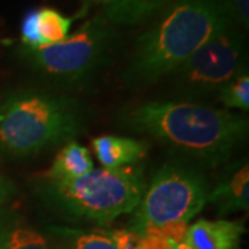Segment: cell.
Masks as SVG:
<instances>
[{"label": "cell", "mask_w": 249, "mask_h": 249, "mask_svg": "<svg viewBox=\"0 0 249 249\" xmlns=\"http://www.w3.org/2000/svg\"><path fill=\"white\" fill-rule=\"evenodd\" d=\"M83 126L85 112L75 98L36 88L14 90L0 103V152L35 157L75 140Z\"/></svg>", "instance_id": "cell-3"}, {"label": "cell", "mask_w": 249, "mask_h": 249, "mask_svg": "<svg viewBox=\"0 0 249 249\" xmlns=\"http://www.w3.org/2000/svg\"><path fill=\"white\" fill-rule=\"evenodd\" d=\"M244 232L242 220L199 219L188 224L184 244L190 249H240Z\"/></svg>", "instance_id": "cell-9"}, {"label": "cell", "mask_w": 249, "mask_h": 249, "mask_svg": "<svg viewBox=\"0 0 249 249\" xmlns=\"http://www.w3.org/2000/svg\"><path fill=\"white\" fill-rule=\"evenodd\" d=\"M101 14L115 25L132 27L162 13L173 0H97Z\"/></svg>", "instance_id": "cell-12"}, {"label": "cell", "mask_w": 249, "mask_h": 249, "mask_svg": "<svg viewBox=\"0 0 249 249\" xmlns=\"http://www.w3.org/2000/svg\"><path fill=\"white\" fill-rule=\"evenodd\" d=\"M114 40V25L98 13L65 40L37 49L21 47L19 55L47 82L71 88L88 82L97 73L109 57Z\"/></svg>", "instance_id": "cell-5"}, {"label": "cell", "mask_w": 249, "mask_h": 249, "mask_svg": "<svg viewBox=\"0 0 249 249\" xmlns=\"http://www.w3.org/2000/svg\"><path fill=\"white\" fill-rule=\"evenodd\" d=\"M188 223H170L147 229L142 234L140 249H173L184 241Z\"/></svg>", "instance_id": "cell-16"}, {"label": "cell", "mask_w": 249, "mask_h": 249, "mask_svg": "<svg viewBox=\"0 0 249 249\" xmlns=\"http://www.w3.org/2000/svg\"><path fill=\"white\" fill-rule=\"evenodd\" d=\"M19 31H21L22 47L37 49L45 46V42L39 35V28H37V9L29 10L24 14L21 19Z\"/></svg>", "instance_id": "cell-18"}, {"label": "cell", "mask_w": 249, "mask_h": 249, "mask_svg": "<svg viewBox=\"0 0 249 249\" xmlns=\"http://www.w3.org/2000/svg\"><path fill=\"white\" fill-rule=\"evenodd\" d=\"M147 180L142 166L93 169L64 181L39 178L35 190L40 201L72 222L108 226L132 213L142 199Z\"/></svg>", "instance_id": "cell-4"}, {"label": "cell", "mask_w": 249, "mask_h": 249, "mask_svg": "<svg viewBox=\"0 0 249 249\" xmlns=\"http://www.w3.org/2000/svg\"><path fill=\"white\" fill-rule=\"evenodd\" d=\"M18 190L13 180L0 172V209L7 206L10 201L17 196Z\"/></svg>", "instance_id": "cell-21"}, {"label": "cell", "mask_w": 249, "mask_h": 249, "mask_svg": "<svg viewBox=\"0 0 249 249\" xmlns=\"http://www.w3.org/2000/svg\"><path fill=\"white\" fill-rule=\"evenodd\" d=\"M109 235L118 249H140L142 234L133 231L127 227L124 229H108Z\"/></svg>", "instance_id": "cell-20"}, {"label": "cell", "mask_w": 249, "mask_h": 249, "mask_svg": "<svg viewBox=\"0 0 249 249\" xmlns=\"http://www.w3.org/2000/svg\"><path fill=\"white\" fill-rule=\"evenodd\" d=\"M49 232L50 237L57 240L61 249H118L108 229L53 226Z\"/></svg>", "instance_id": "cell-14"}, {"label": "cell", "mask_w": 249, "mask_h": 249, "mask_svg": "<svg viewBox=\"0 0 249 249\" xmlns=\"http://www.w3.org/2000/svg\"><path fill=\"white\" fill-rule=\"evenodd\" d=\"M245 68L242 31L229 21L170 76L178 96L199 103V100L216 97L219 90Z\"/></svg>", "instance_id": "cell-7"}, {"label": "cell", "mask_w": 249, "mask_h": 249, "mask_svg": "<svg viewBox=\"0 0 249 249\" xmlns=\"http://www.w3.org/2000/svg\"><path fill=\"white\" fill-rule=\"evenodd\" d=\"M216 98L222 103L226 109H238L247 112L249 109V73L248 68L238 72L231 80H229Z\"/></svg>", "instance_id": "cell-17"}, {"label": "cell", "mask_w": 249, "mask_h": 249, "mask_svg": "<svg viewBox=\"0 0 249 249\" xmlns=\"http://www.w3.org/2000/svg\"><path fill=\"white\" fill-rule=\"evenodd\" d=\"M229 21L224 0H173L137 39L122 79L142 88L170 76Z\"/></svg>", "instance_id": "cell-2"}, {"label": "cell", "mask_w": 249, "mask_h": 249, "mask_svg": "<svg viewBox=\"0 0 249 249\" xmlns=\"http://www.w3.org/2000/svg\"><path fill=\"white\" fill-rule=\"evenodd\" d=\"M227 16L241 31L249 27V0H224Z\"/></svg>", "instance_id": "cell-19"}, {"label": "cell", "mask_w": 249, "mask_h": 249, "mask_svg": "<svg viewBox=\"0 0 249 249\" xmlns=\"http://www.w3.org/2000/svg\"><path fill=\"white\" fill-rule=\"evenodd\" d=\"M91 148L104 169H122L145 158L148 142L124 136L100 134L91 140Z\"/></svg>", "instance_id": "cell-11"}, {"label": "cell", "mask_w": 249, "mask_h": 249, "mask_svg": "<svg viewBox=\"0 0 249 249\" xmlns=\"http://www.w3.org/2000/svg\"><path fill=\"white\" fill-rule=\"evenodd\" d=\"M72 21V18L52 7L37 9V28L45 46L65 40L70 36Z\"/></svg>", "instance_id": "cell-15"}, {"label": "cell", "mask_w": 249, "mask_h": 249, "mask_svg": "<svg viewBox=\"0 0 249 249\" xmlns=\"http://www.w3.org/2000/svg\"><path fill=\"white\" fill-rule=\"evenodd\" d=\"M122 126L152 137L181 160L220 166L248 140V116L196 101L152 100L121 112Z\"/></svg>", "instance_id": "cell-1"}, {"label": "cell", "mask_w": 249, "mask_h": 249, "mask_svg": "<svg viewBox=\"0 0 249 249\" xmlns=\"http://www.w3.org/2000/svg\"><path fill=\"white\" fill-rule=\"evenodd\" d=\"M208 204L219 216L247 212L249 208V163L244 157L227 165L211 188Z\"/></svg>", "instance_id": "cell-8"}, {"label": "cell", "mask_w": 249, "mask_h": 249, "mask_svg": "<svg viewBox=\"0 0 249 249\" xmlns=\"http://www.w3.org/2000/svg\"><path fill=\"white\" fill-rule=\"evenodd\" d=\"M212 184L196 165L183 160L165 162L147 183L127 229L142 234L170 223H190L208 204Z\"/></svg>", "instance_id": "cell-6"}, {"label": "cell", "mask_w": 249, "mask_h": 249, "mask_svg": "<svg viewBox=\"0 0 249 249\" xmlns=\"http://www.w3.org/2000/svg\"><path fill=\"white\" fill-rule=\"evenodd\" d=\"M173 249H190V248L187 247L186 244H184V241H183V242H180V244H178V245H176V247H175V248H173Z\"/></svg>", "instance_id": "cell-22"}, {"label": "cell", "mask_w": 249, "mask_h": 249, "mask_svg": "<svg viewBox=\"0 0 249 249\" xmlns=\"http://www.w3.org/2000/svg\"><path fill=\"white\" fill-rule=\"evenodd\" d=\"M0 249H54L50 237L17 209H0Z\"/></svg>", "instance_id": "cell-10"}, {"label": "cell", "mask_w": 249, "mask_h": 249, "mask_svg": "<svg viewBox=\"0 0 249 249\" xmlns=\"http://www.w3.org/2000/svg\"><path fill=\"white\" fill-rule=\"evenodd\" d=\"M94 169V162L90 151L78 142H65L57 152L53 163L43 175V178L64 181L80 178Z\"/></svg>", "instance_id": "cell-13"}]
</instances>
